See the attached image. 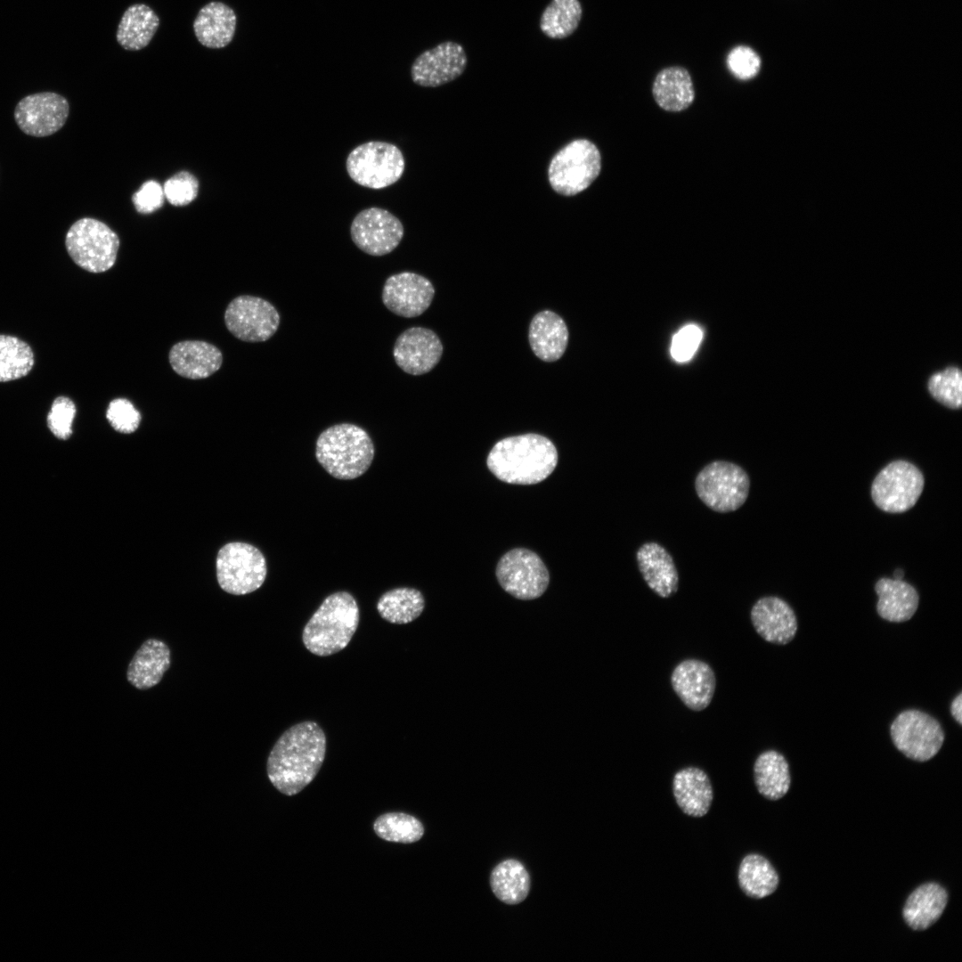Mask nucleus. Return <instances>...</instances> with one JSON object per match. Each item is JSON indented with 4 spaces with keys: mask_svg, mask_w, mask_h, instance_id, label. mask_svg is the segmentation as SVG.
Returning <instances> with one entry per match:
<instances>
[{
    "mask_svg": "<svg viewBox=\"0 0 962 962\" xmlns=\"http://www.w3.org/2000/svg\"><path fill=\"white\" fill-rule=\"evenodd\" d=\"M325 753L326 736L320 725L313 721L297 723L273 746L266 763L268 779L281 794L295 795L315 778Z\"/></svg>",
    "mask_w": 962,
    "mask_h": 962,
    "instance_id": "1",
    "label": "nucleus"
},
{
    "mask_svg": "<svg viewBox=\"0 0 962 962\" xmlns=\"http://www.w3.org/2000/svg\"><path fill=\"white\" fill-rule=\"evenodd\" d=\"M558 463L554 444L539 434H524L498 441L488 453L489 470L501 481L534 485L546 479Z\"/></svg>",
    "mask_w": 962,
    "mask_h": 962,
    "instance_id": "2",
    "label": "nucleus"
},
{
    "mask_svg": "<svg viewBox=\"0 0 962 962\" xmlns=\"http://www.w3.org/2000/svg\"><path fill=\"white\" fill-rule=\"evenodd\" d=\"M359 617V607L352 594L337 591L329 595L304 627V646L319 656L341 651L355 633Z\"/></svg>",
    "mask_w": 962,
    "mask_h": 962,
    "instance_id": "3",
    "label": "nucleus"
},
{
    "mask_svg": "<svg viewBox=\"0 0 962 962\" xmlns=\"http://www.w3.org/2000/svg\"><path fill=\"white\" fill-rule=\"evenodd\" d=\"M315 456L330 476L350 480L368 470L374 458V444L363 428L352 423H339L319 435Z\"/></svg>",
    "mask_w": 962,
    "mask_h": 962,
    "instance_id": "4",
    "label": "nucleus"
},
{
    "mask_svg": "<svg viewBox=\"0 0 962 962\" xmlns=\"http://www.w3.org/2000/svg\"><path fill=\"white\" fill-rule=\"evenodd\" d=\"M600 170L601 156L597 146L587 139H575L553 156L548 179L557 193L569 197L586 190Z\"/></svg>",
    "mask_w": 962,
    "mask_h": 962,
    "instance_id": "5",
    "label": "nucleus"
},
{
    "mask_svg": "<svg viewBox=\"0 0 962 962\" xmlns=\"http://www.w3.org/2000/svg\"><path fill=\"white\" fill-rule=\"evenodd\" d=\"M65 247L77 265L87 272L99 273L114 265L119 239L103 222L84 217L77 220L68 230Z\"/></svg>",
    "mask_w": 962,
    "mask_h": 962,
    "instance_id": "6",
    "label": "nucleus"
},
{
    "mask_svg": "<svg viewBox=\"0 0 962 962\" xmlns=\"http://www.w3.org/2000/svg\"><path fill=\"white\" fill-rule=\"evenodd\" d=\"M346 167L350 178L357 184L379 190L392 185L401 178L405 161L396 145L371 141L352 150L346 158Z\"/></svg>",
    "mask_w": 962,
    "mask_h": 962,
    "instance_id": "7",
    "label": "nucleus"
},
{
    "mask_svg": "<svg viewBox=\"0 0 962 962\" xmlns=\"http://www.w3.org/2000/svg\"><path fill=\"white\" fill-rule=\"evenodd\" d=\"M750 487L747 473L740 466L714 461L704 467L695 480L698 498L711 510L727 513L746 501Z\"/></svg>",
    "mask_w": 962,
    "mask_h": 962,
    "instance_id": "8",
    "label": "nucleus"
},
{
    "mask_svg": "<svg viewBox=\"0 0 962 962\" xmlns=\"http://www.w3.org/2000/svg\"><path fill=\"white\" fill-rule=\"evenodd\" d=\"M267 574L265 558L255 546L240 542L223 546L216 557V577L220 587L233 595L259 589Z\"/></svg>",
    "mask_w": 962,
    "mask_h": 962,
    "instance_id": "9",
    "label": "nucleus"
},
{
    "mask_svg": "<svg viewBox=\"0 0 962 962\" xmlns=\"http://www.w3.org/2000/svg\"><path fill=\"white\" fill-rule=\"evenodd\" d=\"M924 485V476L917 467L898 460L886 465L876 475L871 485V497L880 510L901 513L916 504Z\"/></svg>",
    "mask_w": 962,
    "mask_h": 962,
    "instance_id": "10",
    "label": "nucleus"
},
{
    "mask_svg": "<svg viewBox=\"0 0 962 962\" xmlns=\"http://www.w3.org/2000/svg\"><path fill=\"white\" fill-rule=\"evenodd\" d=\"M895 747L906 757L925 762L941 749L945 735L940 722L930 714L917 709L900 713L890 727Z\"/></svg>",
    "mask_w": 962,
    "mask_h": 962,
    "instance_id": "11",
    "label": "nucleus"
},
{
    "mask_svg": "<svg viewBox=\"0 0 962 962\" xmlns=\"http://www.w3.org/2000/svg\"><path fill=\"white\" fill-rule=\"evenodd\" d=\"M496 577L505 591L523 600L541 597L550 583L548 569L541 558L525 548L513 549L501 558Z\"/></svg>",
    "mask_w": 962,
    "mask_h": 962,
    "instance_id": "12",
    "label": "nucleus"
},
{
    "mask_svg": "<svg viewBox=\"0 0 962 962\" xmlns=\"http://www.w3.org/2000/svg\"><path fill=\"white\" fill-rule=\"evenodd\" d=\"M227 330L245 342H264L277 331L281 316L267 300L251 295L233 298L224 311Z\"/></svg>",
    "mask_w": 962,
    "mask_h": 962,
    "instance_id": "13",
    "label": "nucleus"
},
{
    "mask_svg": "<svg viewBox=\"0 0 962 962\" xmlns=\"http://www.w3.org/2000/svg\"><path fill=\"white\" fill-rule=\"evenodd\" d=\"M404 233L402 222L389 211L378 207L360 211L350 226L351 239L355 246L374 257L392 252L401 242Z\"/></svg>",
    "mask_w": 962,
    "mask_h": 962,
    "instance_id": "14",
    "label": "nucleus"
},
{
    "mask_svg": "<svg viewBox=\"0 0 962 962\" xmlns=\"http://www.w3.org/2000/svg\"><path fill=\"white\" fill-rule=\"evenodd\" d=\"M69 114V104L64 96L54 92H40L20 100L13 116L24 134L45 137L61 130Z\"/></svg>",
    "mask_w": 962,
    "mask_h": 962,
    "instance_id": "15",
    "label": "nucleus"
},
{
    "mask_svg": "<svg viewBox=\"0 0 962 962\" xmlns=\"http://www.w3.org/2000/svg\"><path fill=\"white\" fill-rule=\"evenodd\" d=\"M467 64L464 47L454 41H444L416 57L411 67V77L418 86L437 87L461 77Z\"/></svg>",
    "mask_w": 962,
    "mask_h": 962,
    "instance_id": "16",
    "label": "nucleus"
},
{
    "mask_svg": "<svg viewBox=\"0 0 962 962\" xmlns=\"http://www.w3.org/2000/svg\"><path fill=\"white\" fill-rule=\"evenodd\" d=\"M434 296L435 289L428 279L412 272H402L386 280L381 298L393 314L413 318L429 307Z\"/></svg>",
    "mask_w": 962,
    "mask_h": 962,
    "instance_id": "17",
    "label": "nucleus"
},
{
    "mask_svg": "<svg viewBox=\"0 0 962 962\" xmlns=\"http://www.w3.org/2000/svg\"><path fill=\"white\" fill-rule=\"evenodd\" d=\"M442 354L440 338L432 330L424 327H411L403 331L393 348L395 363L411 375L429 372L438 363Z\"/></svg>",
    "mask_w": 962,
    "mask_h": 962,
    "instance_id": "18",
    "label": "nucleus"
},
{
    "mask_svg": "<svg viewBox=\"0 0 962 962\" xmlns=\"http://www.w3.org/2000/svg\"><path fill=\"white\" fill-rule=\"evenodd\" d=\"M671 684L675 694L690 710L706 708L713 697L716 679L712 667L705 662L689 658L673 669Z\"/></svg>",
    "mask_w": 962,
    "mask_h": 962,
    "instance_id": "19",
    "label": "nucleus"
},
{
    "mask_svg": "<svg viewBox=\"0 0 962 962\" xmlns=\"http://www.w3.org/2000/svg\"><path fill=\"white\" fill-rule=\"evenodd\" d=\"M750 618L756 632L764 640L777 645L789 643L798 628L792 607L775 596L759 599L751 609Z\"/></svg>",
    "mask_w": 962,
    "mask_h": 962,
    "instance_id": "20",
    "label": "nucleus"
},
{
    "mask_svg": "<svg viewBox=\"0 0 962 962\" xmlns=\"http://www.w3.org/2000/svg\"><path fill=\"white\" fill-rule=\"evenodd\" d=\"M174 371L190 379H206L216 372L223 363L221 350L202 340H183L175 343L168 354Z\"/></svg>",
    "mask_w": 962,
    "mask_h": 962,
    "instance_id": "21",
    "label": "nucleus"
},
{
    "mask_svg": "<svg viewBox=\"0 0 962 962\" xmlns=\"http://www.w3.org/2000/svg\"><path fill=\"white\" fill-rule=\"evenodd\" d=\"M640 572L648 586L661 598H669L678 590L679 576L674 561L660 544L649 542L636 552Z\"/></svg>",
    "mask_w": 962,
    "mask_h": 962,
    "instance_id": "22",
    "label": "nucleus"
},
{
    "mask_svg": "<svg viewBox=\"0 0 962 962\" xmlns=\"http://www.w3.org/2000/svg\"><path fill=\"white\" fill-rule=\"evenodd\" d=\"M673 794L681 811L694 818L705 816L713 799L709 777L703 770L693 766L683 768L674 774Z\"/></svg>",
    "mask_w": 962,
    "mask_h": 962,
    "instance_id": "23",
    "label": "nucleus"
},
{
    "mask_svg": "<svg viewBox=\"0 0 962 962\" xmlns=\"http://www.w3.org/2000/svg\"><path fill=\"white\" fill-rule=\"evenodd\" d=\"M171 664V652L162 640H146L131 659L127 671L128 682L138 689L156 686Z\"/></svg>",
    "mask_w": 962,
    "mask_h": 962,
    "instance_id": "24",
    "label": "nucleus"
},
{
    "mask_svg": "<svg viewBox=\"0 0 962 962\" xmlns=\"http://www.w3.org/2000/svg\"><path fill=\"white\" fill-rule=\"evenodd\" d=\"M236 23L237 16L232 8L222 2L212 1L199 11L192 26L200 45L220 49L233 39Z\"/></svg>",
    "mask_w": 962,
    "mask_h": 962,
    "instance_id": "25",
    "label": "nucleus"
},
{
    "mask_svg": "<svg viewBox=\"0 0 962 962\" xmlns=\"http://www.w3.org/2000/svg\"><path fill=\"white\" fill-rule=\"evenodd\" d=\"M530 346L534 355L544 362L558 360L566 351L568 330L563 319L550 310L536 314L528 332Z\"/></svg>",
    "mask_w": 962,
    "mask_h": 962,
    "instance_id": "26",
    "label": "nucleus"
},
{
    "mask_svg": "<svg viewBox=\"0 0 962 962\" xmlns=\"http://www.w3.org/2000/svg\"><path fill=\"white\" fill-rule=\"evenodd\" d=\"M875 591L878 596L877 614L888 622L908 621L918 607L917 590L902 579L880 578L875 584Z\"/></svg>",
    "mask_w": 962,
    "mask_h": 962,
    "instance_id": "27",
    "label": "nucleus"
},
{
    "mask_svg": "<svg viewBox=\"0 0 962 962\" xmlns=\"http://www.w3.org/2000/svg\"><path fill=\"white\" fill-rule=\"evenodd\" d=\"M947 902L948 893L942 886L936 883L924 884L908 897L903 918L911 929L924 931L941 917Z\"/></svg>",
    "mask_w": 962,
    "mask_h": 962,
    "instance_id": "28",
    "label": "nucleus"
},
{
    "mask_svg": "<svg viewBox=\"0 0 962 962\" xmlns=\"http://www.w3.org/2000/svg\"><path fill=\"white\" fill-rule=\"evenodd\" d=\"M652 93L657 105L671 112L686 110L695 98L691 77L681 67H669L661 70L654 80Z\"/></svg>",
    "mask_w": 962,
    "mask_h": 962,
    "instance_id": "29",
    "label": "nucleus"
},
{
    "mask_svg": "<svg viewBox=\"0 0 962 962\" xmlns=\"http://www.w3.org/2000/svg\"><path fill=\"white\" fill-rule=\"evenodd\" d=\"M159 26V18L147 4H134L124 12L118 26L116 39L128 51L146 47Z\"/></svg>",
    "mask_w": 962,
    "mask_h": 962,
    "instance_id": "30",
    "label": "nucleus"
},
{
    "mask_svg": "<svg viewBox=\"0 0 962 962\" xmlns=\"http://www.w3.org/2000/svg\"><path fill=\"white\" fill-rule=\"evenodd\" d=\"M754 778L758 792L769 800L782 798L791 784L788 762L776 750L758 755L754 764Z\"/></svg>",
    "mask_w": 962,
    "mask_h": 962,
    "instance_id": "31",
    "label": "nucleus"
},
{
    "mask_svg": "<svg viewBox=\"0 0 962 962\" xmlns=\"http://www.w3.org/2000/svg\"><path fill=\"white\" fill-rule=\"evenodd\" d=\"M738 881L741 891L748 897L762 899L772 894L779 886V875L771 863L762 855H746L738 867Z\"/></svg>",
    "mask_w": 962,
    "mask_h": 962,
    "instance_id": "32",
    "label": "nucleus"
},
{
    "mask_svg": "<svg viewBox=\"0 0 962 962\" xmlns=\"http://www.w3.org/2000/svg\"><path fill=\"white\" fill-rule=\"evenodd\" d=\"M490 885L494 895L502 902L518 904L528 895L530 876L520 861L509 859L493 868Z\"/></svg>",
    "mask_w": 962,
    "mask_h": 962,
    "instance_id": "33",
    "label": "nucleus"
},
{
    "mask_svg": "<svg viewBox=\"0 0 962 962\" xmlns=\"http://www.w3.org/2000/svg\"><path fill=\"white\" fill-rule=\"evenodd\" d=\"M425 600L422 593L413 588L400 587L380 596L377 610L385 621L405 624L418 618L423 612Z\"/></svg>",
    "mask_w": 962,
    "mask_h": 962,
    "instance_id": "34",
    "label": "nucleus"
},
{
    "mask_svg": "<svg viewBox=\"0 0 962 962\" xmlns=\"http://www.w3.org/2000/svg\"><path fill=\"white\" fill-rule=\"evenodd\" d=\"M582 17L579 0H551L541 14L539 28L550 39H565L575 33Z\"/></svg>",
    "mask_w": 962,
    "mask_h": 962,
    "instance_id": "35",
    "label": "nucleus"
},
{
    "mask_svg": "<svg viewBox=\"0 0 962 962\" xmlns=\"http://www.w3.org/2000/svg\"><path fill=\"white\" fill-rule=\"evenodd\" d=\"M34 363V353L28 343L14 336L0 335V382L27 376Z\"/></svg>",
    "mask_w": 962,
    "mask_h": 962,
    "instance_id": "36",
    "label": "nucleus"
},
{
    "mask_svg": "<svg viewBox=\"0 0 962 962\" xmlns=\"http://www.w3.org/2000/svg\"><path fill=\"white\" fill-rule=\"evenodd\" d=\"M373 830L385 841L402 844L415 843L424 834L422 823L417 818L404 812L380 815L373 823Z\"/></svg>",
    "mask_w": 962,
    "mask_h": 962,
    "instance_id": "37",
    "label": "nucleus"
},
{
    "mask_svg": "<svg viewBox=\"0 0 962 962\" xmlns=\"http://www.w3.org/2000/svg\"><path fill=\"white\" fill-rule=\"evenodd\" d=\"M927 387L932 396L950 409H958L962 404V374L956 366H950L933 373L928 379Z\"/></svg>",
    "mask_w": 962,
    "mask_h": 962,
    "instance_id": "38",
    "label": "nucleus"
},
{
    "mask_svg": "<svg viewBox=\"0 0 962 962\" xmlns=\"http://www.w3.org/2000/svg\"><path fill=\"white\" fill-rule=\"evenodd\" d=\"M76 412V405L70 398L58 396L53 400L47 415V426L55 437L61 440L70 437Z\"/></svg>",
    "mask_w": 962,
    "mask_h": 962,
    "instance_id": "39",
    "label": "nucleus"
},
{
    "mask_svg": "<svg viewBox=\"0 0 962 962\" xmlns=\"http://www.w3.org/2000/svg\"><path fill=\"white\" fill-rule=\"evenodd\" d=\"M165 198L174 206L190 204L198 195L199 182L187 171H182L167 179L163 187Z\"/></svg>",
    "mask_w": 962,
    "mask_h": 962,
    "instance_id": "40",
    "label": "nucleus"
},
{
    "mask_svg": "<svg viewBox=\"0 0 962 962\" xmlns=\"http://www.w3.org/2000/svg\"><path fill=\"white\" fill-rule=\"evenodd\" d=\"M106 418L110 426L122 434L134 433L142 420L140 412L126 398H116L110 401L106 411Z\"/></svg>",
    "mask_w": 962,
    "mask_h": 962,
    "instance_id": "41",
    "label": "nucleus"
},
{
    "mask_svg": "<svg viewBox=\"0 0 962 962\" xmlns=\"http://www.w3.org/2000/svg\"><path fill=\"white\" fill-rule=\"evenodd\" d=\"M703 336L702 329L697 324L689 323L681 328L672 338L670 353L673 359L677 363L689 362L698 349Z\"/></svg>",
    "mask_w": 962,
    "mask_h": 962,
    "instance_id": "42",
    "label": "nucleus"
},
{
    "mask_svg": "<svg viewBox=\"0 0 962 962\" xmlns=\"http://www.w3.org/2000/svg\"><path fill=\"white\" fill-rule=\"evenodd\" d=\"M727 66L737 78L750 79L759 72L761 59L752 48L738 45L729 53Z\"/></svg>",
    "mask_w": 962,
    "mask_h": 962,
    "instance_id": "43",
    "label": "nucleus"
},
{
    "mask_svg": "<svg viewBox=\"0 0 962 962\" xmlns=\"http://www.w3.org/2000/svg\"><path fill=\"white\" fill-rule=\"evenodd\" d=\"M164 199L163 187L157 181L150 180L134 193L132 200L139 213L150 214L163 206Z\"/></svg>",
    "mask_w": 962,
    "mask_h": 962,
    "instance_id": "44",
    "label": "nucleus"
},
{
    "mask_svg": "<svg viewBox=\"0 0 962 962\" xmlns=\"http://www.w3.org/2000/svg\"><path fill=\"white\" fill-rule=\"evenodd\" d=\"M950 713L955 721L961 725L962 724V693L959 692L958 696L952 700L950 704Z\"/></svg>",
    "mask_w": 962,
    "mask_h": 962,
    "instance_id": "45",
    "label": "nucleus"
},
{
    "mask_svg": "<svg viewBox=\"0 0 962 962\" xmlns=\"http://www.w3.org/2000/svg\"><path fill=\"white\" fill-rule=\"evenodd\" d=\"M903 576H904V572H903V571H902L901 569H897V570H896V571H895V572L893 573V577H894V579H899V580H901V579L903 578Z\"/></svg>",
    "mask_w": 962,
    "mask_h": 962,
    "instance_id": "46",
    "label": "nucleus"
}]
</instances>
